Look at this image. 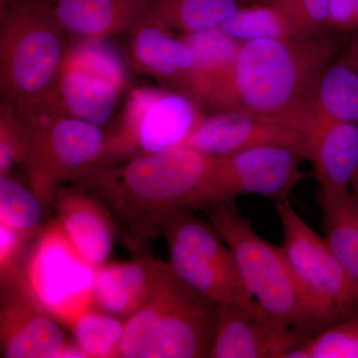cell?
I'll return each mask as SVG.
<instances>
[{
	"label": "cell",
	"instance_id": "22",
	"mask_svg": "<svg viewBox=\"0 0 358 358\" xmlns=\"http://www.w3.org/2000/svg\"><path fill=\"white\" fill-rule=\"evenodd\" d=\"M310 107L315 120L358 124V69L338 57L327 64L315 79Z\"/></svg>",
	"mask_w": 358,
	"mask_h": 358
},
{
	"label": "cell",
	"instance_id": "8",
	"mask_svg": "<svg viewBox=\"0 0 358 358\" xmlns=\"http://www.w3.org/2000/svg\"><path fill=\"white\" fill-rule=\"evenodd\" d=\"M33 240L23 263L26 281L42 307L71 329L94 307L98 268L73 246L57 220Z\"/></svg>",
	"mask_w": 358,
	"mask_h": 358
},
{
	"label": "cell",
	"instance_id": "30",
	"mask_svg": "<svg viewBox=\"0 0 358 358\" xmlns=\"http://www.w3.org/2000/svg\"><path fill=\"white\" fill-rule=\"evenodd\" d=\"M28 152L25 122L14 108L2 103L0 109V176H10L16 166L24 167Z\"/></svg>",
	"mask_w": 358,
	"mask_h": 358
},
{
	"label": "cell",
	"instance_id": "36",
	"mask_svg": "<svg viewBox=\"0 0 358 358\" xmlns=\"http://www.w3.org/2000/svg\"><path fill=\"white\" fill-rule=\"evenodd\" d=\"M21 0H0V14L6 13L14 4L18 3Z\"/></svg>",
	"mask_w": 358,
	"mask_h": 358
},
{
	"label": "cell",
	"instance_id": "32",
	"mask_svg": "<svg viewBox=\"0 0 358 358\" xmlns=\"http://www.w3.org/2000/svg\"><path fill=\"white\" fill-rule=\"evenodd\" d=\"M22 235L0 223V281L24 274L26 244Z\"/></svg>",
	"mask_w": 358,
	"mask_h": 358
},
{
	"label": "cell",
	"instance_id": "6",
	"mask_svg": "<svg viewBox=\"0 0 358 358\" xmlns=\"http://www.w3.org/2000/svg\"><path fill=\"white\" fill-rule=\"evenodd\" d=\"M15 110L28 131V182L45 205L53 203L63 183L103 164L107 136L101 127L66 114L55 101Z\"/></svg>",
	"mask_w": 358,
	"mask_h": 358
},
{
	"label": "cell",
	"instance_id": "31",
	"mask_svg": "<svg viewBox=\"0 0 358 358\" xmlns=\"http://www.w3.org/2000/svg\"><path fill=\"white\" fill-rule=\"evenodd\" d=\"M329 0H261L274 4L288 14L307 36L327 33Z\"/></svg>",
	"mask_w": 358,
	"mask_h": 358
},
{
	"label": "cell",
	"instance_id": "24",
	"mask_svg": "<svg viewBox=\"0 0 358 358\" xmlns=\"http://www.w3.org/2000/svg\"><path fill=\"white\" fill-rule=\"evenodd\" d=\"M240 7V0H154L141 20L185 34L221 27Z\"/></svg>",
	"mask_w": 358,
	"mask_h": 358
},
{
	"label": "cell",
	"instance_id": "13",
	"mask_svg": "<svg viewBox=\"0 0 358 358\" xmlns=\"http://www.w3.org/2000/svg\"><path fill=\"white\" fill-rule=\"evenodd\" d=\"M1 282L0 345L6 358H58L67 339L32 294L25 274Z\"/></svg>",
	"mask_w": 358,
	"mask_h": 358
},
{
	"label": "cell",
	"instance_id": "34",
	"mask_svg": "<svg viewBox=\"0 0 358 358\" xmlns=\"http://www.w3.org/2000/svg\"><path fill=\"white\" fill-rule=\"evenodd\" d=\"M58 358H90L88 353L85 352L81 346L77 345L76 341H68L59 353Z\"/></svg>",
	"mask_w": 358,
	"mask_h": 358
},
{
	"label": "cell",
	"instance_id": "2",
	"mask_svg": "<svg viewBox=\"0 0 358 358\" xmlns=\"http://www.w3.org/2000/svg\"><path fill=\"white\" fill-rule=\"evenodd\" d=\"M211 159L178 145L96 167L76 182L107 206L129 248L140 249L162 233L166 219L195 210Z\"/></svg>",
	"mask_w": 358,
	"mask_h": 358
},
{
	"label": "cell",
	"instance_id": "14",
	"mask_svg": "<svg viewBox=\"0 0 358 358\" xmlns=\"http://www.w3.org/2000/svg\"><path fill=\"white\" fill-rule=\"evenodd\" d=\"M305 140V134L287 124L228 112L202 117L180 145L221 159L262 145L303 147Z\"/></svg>",
	"mask_w": 358,
	"mask_h": 358
},
{
	"label": "cell",
	"instance_id": "15",
	"mask_svg": "<svg viewBox=\"0 0 358 358\" xmlns=\"http://www.w3.org/2000/svg\"><path fill=\"white\" fill-rule=\"evenodd\" d=\"M57 222L73 246L96 268L108 262L114 247V217L96 195L81 186L61 187L54 199Z\"/></svg>",
	"mask_w": 358,
	"mask_h": 358
},
{
	"label": "cell",
	"instance_id": "29",
	"mask_svg": "<svg viewBox=\"0 0 358 358\" xmlns=\"http://www.w3.org/2000/svg\"><path fill=\"white\" fill-rule=\"evenodd\" d=\"M287 358H358V315L320 329Z\"/></svg>",
	"mask_w": 358,
	"mask_h": 358
},
{
	"label": "cell",
	"instance_id": "23",
	"mask_svg": "<svg viewBox=\"0 0 358 358\" xmlns=\"http://www.w3.org/2000/svg\"><path fill=\"white\" fill-rule=\"evenodd\" d=\"M324 240L358 286V202L352 190L327 192L317 196Z\"/></svg>",
	"mask_w": 358,
	"mask_h": 358
},
{
	"label": "cell",
	"instance_id": "9",
	"mask_svg": "<svg viewBox=\"0 0 358 358\" xmlns=\"http://www.w3.org/2000/svg\"><path fill=\"white\" fill-rule=\"evenodd\" d=\"M202 117L196 103L180 92L152 87L133 89L121 121L107 136L103 166L178 147Z\"/></svg>",
	"mask_w": 358,
	"mask_h": 358
},
{
	"label": "cell",
	"instance_id": "33",
	"mask_svg": "<svg viewBox=\"0 0 358 358\" xmlns=\"http://www.w3.org/2000/svg\"><path fill=\"white\" fill-rule=\"evenodd\" d=\"M327 29L339 34L358 31V0H329Z\"/></svg>",
	"mask_w": 358,
	"mask_h": 358
},
{
	"label": "cell",
	"instance_id": "28",
	"mask_svg": "<svg viewBox=\"0 0 358 358\" xmlns=\"http://www.w3.org/2000/svg\"><path fill=\"white\" fill-rule=\"evenodd\" d=\"M71 331L77 345L90 358L121 357L124 320L92 307L77 320Z\"/></svg>",
	"mask_w": 358,
	"mask_h": 358
},
{
	"label": "cell",
	"instance_id": "7",
	"mask_svg": "<svg viewBox=\"0 0 358 358\" xmlns=\"http://www.w3.org/2000/svg\"><path fill=\"white\" fill-rule=\"evenodd\" d=\"M284 240L281 248L307 294L322 329L358 315V286L324 238L294 208L291 200L277 202Z\"/></svg>",
	"mask_w": 358,
	"mask_h": 358
},
{
	"label": "cell",
	"instance_id": "3",
	"mask_svg": "<svg viewBox=\"0 0 358 358\" xmlns=\"http://www.w3.org/2000/svg\"><path fill=\"white\" fill-rule=\"evenodd\" d=\"M0 17L3 103L22 110L56 100V82L69 46L49 0H21Z\"/></svg>",
	"mask_w": 358,
	"mask_h": 358
},
{
	"label": "cell",
	"instance_id": "17",
	"mask_svg": "<svg viewBox=\"0 0 358 358\" xmlns=\"http://www.w3.org/2000/svg\"><path fill=\"white\" fill-rule=\"evenodd\" d=\"M181 39L192 49L194 65L180 93L192 99L202 115L209 114L229 84L241 42L221 27L185 33Z\"/></svg>",
	"mask_w": 358,
	"mask_h": 358
},
{
	"label": "cell",
	"instance_id": "18",
	"mask_svg": "<svg viewBox=\"0 0 358 358\" xmlns=\"http://www.w3.org/2000/svg\"><path fill=\"white\" fill-rule=\"evenodd\" d=\"M303 150L320 190H352L358 173L357 124L315 120L306 134Z\"/></svg>",
	"mask_w": 358,
	"mask_h": 358
},
{
	"label": "cell",
	"instance_id": "21",
	"mask_svg": "<svg viewBox=\"0 0 358 358\" xmlns=\"http://www.w3.org/2000/svg\"><path fill=\"white\" fill-rule=\"evenodd\" d=\"M171 267L195 291L216 305H257L241 277L195 256L174 241H167Z\"/></svg>",
	"mask_w": 358,
	"mask_h": 358
},
{
	"label": "cell",
	"instance_id": "20",
	"mask_svg": "<svg viewBox=\"0 0 358 358\" xmlns=\"http://www.w3.org/2000/svg\"><path fill=\"white\" fill-rule=\"evenodd\" d=\"M131 31L129 55L140 72L180 92L194 65V55L182 39L164 26L141 20Z\"/></svg>",
	"mask_w": 358,
	"mask_h": 358
},
{
	"label": "cell",
	"instance_id": "25",
	"mask_svg": "<svg viewBox=\"0 0 358 358\" xmlns=\"http://www.w3.org/2000/svg\"><path fill=\"white\" fill-rule=\"evenodd\" d=\"M162 233L167 241L176 242L195 256L239 274L234 255L218 231L209 221L195 217L192 210L178 212L166 219Z\"/></svg>",
	"mask_w": 358,
	"mask_h": 358
},
{
	"label": "cell",
	"instance_id": "27",
	"mask_svg": "<svg viewBox=\"0 0 358 358\" xmlns=\"http://www.w3.org/2000/svg\"><path fill=\"white\" fill-rule=\"evenodd\" d=\"M44 206L30 186L26 187L11 174L0 176V223L30 241L45 227Z\"/></svg>",
	"mask_w": 358,
	"mask_h": 358
},
{
	"label": "cell",
	"instance_id": "19",
	"mask_svg": "<svg viewBox=\"0 0 358 358\" xmlns=\"http://www.w3.org/2000/svg\"><path fill=\"white\" fill-rule=\"evenodd\" d=\"M52 13L67 34L80 41H103L131 30L147 13L150 0H49Z\"/></svg>",
	"mask_w": 358,
	"mask_h": 358
},
{
	"label": "cell",
	"instance_id": "35",
	"mask_svg": "<svg viewBox=\"0 0 358 358\" xmlns=\"http://www.w3.org/2000/svg\"><path fill=\"white\" fill-rule=\"evenodd\" d=\"M341 57L358 69V31Z\"/></svg>",
	"mask_w": 358,
	"mask_h": 358
},
{
	"label": "cell",
	"instance_id": "38",
	"mask_svg": "<svg viewBox=\"0 0 358 358\" xmlns=\"http://www.w3.org/2000/svg\"><path fill=\"white\" fill-rule=\"evenodd\" d=\"M150 1H152H152H154V0H150Z\"/></svg>",
	"mask_w": 358,
	"mask_h": 358
},
{
	"label": "cell",
	"instance_id": "11",
	"mask_svg": "<svg viewBox=\"0 0 358 358\" xmlns=\"http://www.w3.org/2000/svg\"><path fill=\"white\" fill-rule=\"evenodd\" d=\"M127 85L124 60L107 40H81L69 47L61 65L56 100L66 114L102 128L112 119Z\"/></svg>",
	"mask_w": 358,
	"mask_h": 358
},
{
	"label": "cell",
	"instance_id": "16",
	"mask_svg": "<svg viewBox=\"0 0 358 358\" xmlns=\"http://www.w3.org/2000/svg\"><path fill=\"white\" fill-rule=\"evenodd\" d=\"M171 271V264L152 258L105 263L96 270L94 307L126 320L150 301Z\"/></svg>",
	"mask_w": 358,
	"mask_h": 358
},
{
	"label": "cell",
	"instance_id": "12",
	"mask_svg": "<svg viewBox=\"0 0 358 358\" xmlns=\"http://www.w3.org/2000/svg\"><path fill=\"white\" fill-rule=\"evenodd\" d=\"M308 338L271 317L258 303L217 305L209 357L287 358Z\"/></svg>",
	"mask_w": 358,
	"mask_h": 358
},
{
	"label": "cell",
	"instance_id": "1",
	"mask_svg": "<svg viewBox=\"0 0 358 358\" xmlns=\"http://www.w3.org/2000/svg\"><path fill=\"white\" fill-rule=\"evenodd\" d=\"M329 33L241 43L214 114L241 113L287 124L306 136L313 124V84L343 46L341 36Z\"/></svg>",
	"mask_w": 358,
	"mask_h": 358
},
{
	"label": "cell",
	"instance_id": "26",
	"mask_svg": "<svg viewBox=\"0 0 358 358\" xmlns=\"http://www.w3.org/2000/svg\"><path fill=\"white\" fill-rule=\"evenodd\" d=\"M221 29L241 43L307 36L288 14L267 2L240 7L221 25Z\"/></svg>",
	"mask_w": 358,
	"mask_h": 358
},
{
	"label": "cell",
	"instance_id": "4",
	"mask_svg": "<svg viewBox=\"0 0 358 358\" xmlns=\"http://www.w3.org/2000/svg\"><path fill=\"white\" fill-rule=\"evenodd\" d=\"M204 211L232 251L244 286L264 312L308 338L322 329L281 247L264 240L234 205Z\"/></svg>",
	"mask_w": 358,
	"mask_h": 358
},
{
	"label": "cell",
	"instance_id": "10",
	"mask_svg": "<svg viewBox=\"0 0 358 358\" xmlns=\"http://www.w3.org/2000/svg\"><path fill=\"white\" fill-rule=\"evenodd\" d=\"M303 147L262 145L212 159L200 187L195 210L216 205H234L244 195H260L275 203L289 199L303 174Z\"/></svg>",
	"mask_w": 358,
	"mask_h": 358
},
{
	"label": "cell",
	"instance_id": "37",
	"mask_svg": "<svg viewBox=\"0 0 358 358\" xmlns=\"http://www.w3.org/2000/svg\"><path fill=\"white\" fill-rule=\"evenodd\" d=\"M352 192L353 195H355V199H357L358 202V173L357 178H355V181L352 183Z\"/></svg>",
	"mask_w": 358,
	"mask_h": 358
},
{
	"label": "cell",
	"instance_id": "5",
	"mask_svg": "<svg viewBox=\"0 0 358 358\" xmlns=\"http://www.w3.org/2000/svg\"><path fill=\"white\" fill-rule=\"evenodd\" d=\"M216 307L173 268L150 301L124 320L121 357H209Z\"/></svg>",
	"mask_w": 358,
	"mask_h": 358
}]
</instances>
